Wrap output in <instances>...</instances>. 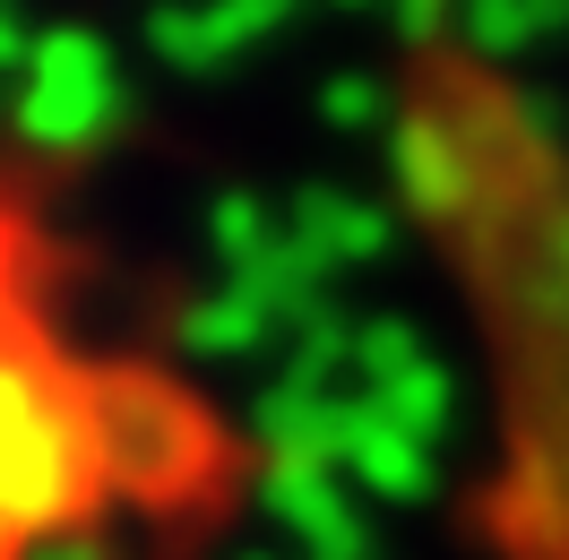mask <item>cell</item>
Returning <instances> with one entry per match:
<instances>
[{
    "mask_svg": "<svg viewBox=\"0 0 569 560\" xmlns=\"http://www.w3.org/2000/svg\"><path fill=\"white\" fill-rule=\"evenodd\" d=\"M466 27L483 52H518V43L569 27V0H466Z\"/></svg>",
    "mask_w": 569,
    "mask_h": 560,
    "instance_id": "3957f363",
    "label": "cell"
},
{
    "mask_svg": "<svg viewBox=\"0 0 569 560\" xmlns=\"http://www.w3.org/2000/svg\"><path fill=\"white\" fill-rule=\"evenodd\" d=\"M440 104H415L406 164L431 224L458 242L509 371V457L483 526L509 560H569V173L535 147L527 104L431 61Z\"/></svg>",
    "mask_w": 569,
    "mask_h": 560,
    "instance_id": "6da1fadb",
    "label": "cell"
},
{
    "mask_svg": "<svg viewBox=\"0 0 569 560\" xmlns=\"http://www.w3.org/2000/svg\"><path fill=\"white\" fill-rule=\"evenodd\" d=\"M112 112H121V87H112V61H104V43H87V36H52L27 52V130L36 139H96Z\"/></svg>",
    "mask_w": 569,
    "mask_h": 560,
    "instance_id": "7a4b0ae2",
    "label": "cell"
}]
</instances>
